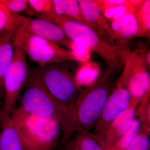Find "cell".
Here are the masks:
<instances>
[{
  "instance_id": "44dd1931",
  "label": "cell",
  "mask_w": 150,
  "mask_h": 150,
  "mask_svg": "<svg viewBox=\"0 0 150 150\" xmlns=\"http://www.w3.org/2000/svg\"><path fill=\"white\" fill-rule=\"evenodd\" d=\"M150 91L142 98L140 102H142L138 110L139 121L143 124V131L149 133L150 127Z\"/></svg>"
},
{
  "instance_id": "52a82bcc",
  "label": "cell",
  "mask_w": 150,
  "mask_h": 150,
  "mask_svg": "<svg viewBox=\"0 0 150 150\" xmlns=\"http://www.w3.org/2000/svg\"><path fill=\"white\" fill-rule=\"evenodd\" d=\"M30 71L26 54L21 47L14 45L12 61L4 80V102L1 112L5 115L11 116L15 109Z\"/></svg>"
},
{
  "instance_id": "ac0fdd59",
  "label": "cell",
  "mask_w": 150,
  "mask_h": 150,
  "mask_svg": "<svg viewBox=\"0 0 150 150\" xmlns=\"http://www.w3.org/2000/svg\"><path fill=\"white\" fill-rule=\"evenodd\" d=\"M138 24L137 37H149L150 35V1L144 0L134 11Z\"/></svg>"
},
{
  "instance_id": "d4e9b609",
  "label": "cell",
  "mask_w": 150,
  "mask_h": 150,
  "mask_svg": "<svg viewBox=\"0 0 150 150\" xmlns=\"http://www.w3.org/2000/svg\"><path fill=\"white\" fill-rule=\"evenodd\" d=\"M13 26V23L4 9L0 6V33Z\"/></svg>"
},
{
  "instance_id": "30bf717a",
  "label": "cell",
  "mask_w": 150,
  "mask_h": 150,
  "mask_svg": "<svg viewBox=\"0 0 150 150\" xmlns=\"http://www.w3.org/2000/svg\"><path fill=\"white\" fill-rule=\"evenodd\" d=\"M4 9L15 26L21 28L31 34L42 38L59 46L72 49L74 43L56 24L44 19L32 18L12 13Z\"/></svg>"
},
{
  "instance_id": "5bb4252c",
  "label": "cell",
  "mask_w": 150,
  "mask_h": 150,
  "mask_svg": "<svg viewBox=\"0 0 150 150\" xmlns=\"http://www.w3.org/2000/svg\"><path fill=\"white\" fill-rule=\"evenodd\" d=\"M15 28L13 25L0 33V99L4 96V78L13 58Z\"/></svg>"
},
{
  "instance_id": "9a60e30c",
  "label": "cell",
  "mask_w": 150,
  "mask_h": 150,
  "mask_svg": "<svg viewBox=\"0 0 150 150\" xmlns=\"http://www.w3.org/2000/svg\"><path fill=\"white\" fill-rule=\"evenodd\" d=\"M0 150H25L16 126L11 116L1 112Z\"/></svg>"
},
{
  "instance_id": "cb8c5ba5",
  "label": "cell",
  "mask_w": 150,
  "mask_h": 150,
  "mask_svg": "<svg viewBox=\"0 0 150 150\" xmlns=\"http://www.w3.org/2000/svg\"><path fill=\"white\" fill-rule=\"evenodd\" d=\"M149 133L142 131L139 133L125 150H149Z\"/></svg>"
},
{
  "instance_id": "83f0119b",
  "label": "cell",
  "mask_w": 150,
  "mask_h": 150,
  "mask_svg": "<svg viewBox=\"0 0 150 150\" xmlns=\"http://www.w3.org/2000/svg\"><path fill=\"white\" fill-rule=\"evenodd\" d=\"M107 150H117L113 147H111L110 148H107Z\"/></svg>"
},
{
  "instance_id": "7a4b0ae2",
  "label": "cell",
  "mask_w": 150,
  "mask_h": 150,
  "mask_svg": "<svg viewBox=\"0 0 150 150\" xmlns=\"http://www.w3.org/2000/svg\"><path fill=\"white\" fill-rule=\"evenodd\" d=\"M41 18L59 26L74 43L98 54L107 64V71L112 74L125 66L131 53L129 50L108 43L88 25L56 15Z\"/></svg>"
},
{
  "instance_id": "ffe728a7",
  "label": "cell",
  "mask_w": 150,
  "mask_h": 150,
  "mask_svg": "<svg viewBox=\"0 0 150 150\" xmlns=\"http://www.w3.org/2000/svg\"><path fill=\"white\" fill-rule=\"evenodd\" d=\"M140 122L134 119L129 129L113 146L117 150H125L139 131Z\"/></svg>"
},
{
  "instance_id": "8fae6325",
  "label": "cell",
  "mask_w": 150,
  "mask_h": 150,
  "mask_svg": "<svg viewBox=\"0 0 150 150\" xmlns=\"http://www.w3.org/2000/svg\"><path fill=\"white\" fill-rule=\"evenodd\" d=\"M81 12L89 27L106 42L116 44L108 20L100 12L94 0H79Z\"/></svg>"
},
{
  "instance_id": "8992f818",
  "label": "cell",
  "mask_w": 150,
  "mask_h": 150,
  "mask_svg": "<svg viewBox=\"0 0 150 150\" xmlns=\"http://www.w3.org/2000/svg\"><path fill=\"white\" fill-rule=\"evenodd\" d=\"M59 63L39 66L32 71L56 100L72 109L79 93L78 82L73 74Z\"/></svg>"
},
{
  "instance_id": "5b68a950",
  "label": "cell",
  "mask_w": 150,
  "mask_h": 150,
  "mask_svg": "<svg viewBox=\"0 0 150 150\" xmlns=\"http://www.w3.org/2000/svg\"><path fill=\"white\" fill-rule=\"evenodd\" d=\"M15 27L14 45L21 47L32 62L39 66L68 61L80 62L72 50Z\"/></svg>"
},
{
  "instance_id": "7c38bea8",
  "label": "cell",
  "mask_w": 150,
  "mask_h": 150,
  "mask_svg": "<svg viewBox=\"0 0 150 150\" xmlns=\"http://www.w3.org/2000/svg\"><path fill=\"white\" fill-rule=\"evenodd\" d=\"M110 28L116 44L129 50V42L138 34V26L133 13L126 14L122 17L110 23Z\"/></svg>"
},
{
  "instance_id": "3957f363",
  "label": "cell",
  "mask_w": 150,
  "mask_h": 150,
  "mask_svg": "<svg viewBox=\"0 0 150 150\" xmlns=\"http://www.w3.org/2000/svg\"><path fill=\"white\" fill-rule=\"evenodd\" d=\"M11 117L25 150H53L62 137L60 123L54 118L30 115L18 108Z\"/></svg>"
},
{
  "instance_id": "f1b7e54d",
  "label": "cell",
  "mask_w": 150,
  "mask_h": 150,
  "mask_svg": "<svg viewBox=\"0 0 150 150\" xmlns=\"http://www.w3.org/2000/svg\"><path fill=\"white\" fill-rule=\"evenodd\" d=\"M1 110H0V120H1Z\"/></svg>"
},
{
  "instance_id": "ba28073f",
  "label": "cell",
  "mask_w": 150,
  "mask_h": 150,
  "mask_svg": "<svg viewBox=\"0 0 150 150\" xmlns=\"http://www.w3.org/2000/svg\"><path fill=\"white\" fill-rule=\"evenodd\" d=\"M146 51L138 49L131 52L126 62L128 69L126 87L131 96L129 105L136 108L150 91V76L145 60Z\"/></svg>"
},
{
  "instance_id": "603a6c76",
  "label": "cell",
  "mask_w": 150,
  "mask_h": 150,
  "mask_svg": "<svg viewBox=\"0 0 150 150\" xmlns=\"http://www.w3.org/2000/svg\"><path fill=\"white\" fill-rule=\"evenodd\" d=\"M0 6L8 11L17 14L29 8L27 0H0Z\"/></svg>"
},
{
  "instance_id": "484cf974",
  "label": "cell",
  "mask_w": 150,
  "mask_h": 150,
  "mask_svg": "<svg viewBox=\"0 0 150 150\" xmlns=\"http://www.w3.org/2000/svg\"><path fill=\"white\" fill-rule=\"evenodd\" d=\"M150 49L148 50L147 51H146V53L145 54V60H146V63L149 67L150 66Z\"/></svg>"
},
{
  "instance_id": "4fadbf2b",
  "label": "cell",
  "mask_w": 150,
  "mask_h": 150,
  "mask_svg": "<svg viewBox=\"0 0 150 150\" xmlns=\"http://www.w3.org/2000/svg\"><path fill=\"white\" fill-rule=\"evenodd\" d=\"M136 108L129 105L108 127L104 142L107 148L113 146L126 133L134 120Z\"/></svg>"
},
{
  "instance_id": "6da1fadb",
  "label": "cell",
  "mask_w": 150,
  "mask_h": 150,
  "mask_svg": "<svg viewBox=\"0 0 150 150\" xmlns=\"http://www.w3.org/2000/svg\"><path fill=\"white\" fill-rule=\"evenodd\" d=\"M18 101V106L16 108L25 113L53 118L59 121L62 129V139L64 142H69L79 129L72 109L56 100L32 71Z\"/></svg>"
},
{
  "instance_id": "e0dca14e",
  "label": "cell",
  "mask_w": 150,
  "mask_h": 150,
  "mask_svg": "<svg viewBox=\"0 0 150 150\" xmlns=\"http://www.w3.org/2000/svg\"><path fill=\"white\" fill-rule=\"evenodd\" d=\"M71 142L77 150H107L104 142L95 134L79 129Z\"/></svg>"
},
{
  "instance_id": "2e32d148",
  "label": "cell",
  "mask_w": 150,
  "mask_h": 150,
  "mask_svg": "<svg viewBox=\"0 0 150 150\" xmlns=\"http://www.w3.org/2000/svg\"><path fill=\"white\" fill-rule=\"evenodd\" d=\"M55 15L59 17L79 22L88 25L77 0H52Z\"/></svg>"
},
{
  "instance_id": "d6986e66",
  "label": "cell",
  "mask_w": 150,
  "mask_h": 150,
  "mask_svg": "<svg viewBox=\"0 0 150 150\" xmlns=\"http://www.w3.org/2000/svg\"><path fill=\"white\" fill-rule=\"evenodd\" d=\"M28 13L42 18L55 15L52 0H28Z\"/></svg>"
},
{
  "instance_id": "9c48e42d",
  "label": "cell",
  "mask_w": 150,
  "mask_h": 150,
  "mask_svg": "<svg viewBox=\"0 0 150 150\" xmlns=\"http://www.w3.org/2000/svg\"><path fill=\"white\" fill-rule=\"evenodd\" d=\"M127 80V73L123 71L115 88L108 97L95 128V134L103 142L105 134L109 124L127 109L130 104L131 96L126 87Z\"/></svg>"
},
{
  "instance_id": "7402d4cb",
  "label": "cell",
  "mask_w": 150,
  "mask_h": 150,
  "mask_svg": "<svg viewBox=\"0 0 150 150\" xmlns=\"http://www.w3.org/2000/svg\"><path fill=\"white\" fill-rule=\"evenodd\" d=\"M129 13H134V9L128 2L126 4L106 9L101 13L110 23Z\"/></svg>"
},
{
  "instance_id": "277c9868",
  "label": "cell",
  "mask_w": 150,
  "mask_h": 150,
  "mask_svg": "<svg viewBox=\"0 0 150 150\" xmlns=\"http://www.w3.org/2000/svg\"><path fill=\"white\" fill-rule=\"evenodd\" d=\"M112 74L106 71L98 80L78 93L72 111L79 129L89 131L95 128L112 91Z\"/></svg>"
},
{
  "instance_id": "4316f807",
  "label": "cell",
  "mask_w": 150,
  "mask_h": 150,
  "mask_svg": "<svg viewBox=\"0 0 150 150\" xmlns=\"http://www.w3.org/2000/svg\"><path fill=\"white\" fill-rule=\"evenodd\" d=\"M67 150H77L75 147L74 145L71 142H70L68 145V147L67 148Z\"/></svg>"
}]
</instances>
